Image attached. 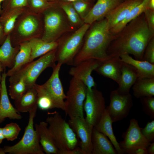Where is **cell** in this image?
Listing matches in <instances>:
<instances>
[{"label":"cell","instance_id":"cell-1","mask_svg":"<svg viewBox=\"0 0 154 154\" xmlns=\"http://www.w3.org/2000/svg\"><path fill=\"white\" fill-rule=\"evenodd\" d=\"M153 37L154 34L149 30L143 13L115 35L107 49L108 55L111 58L128 54L133 55L135 59L143 60L145 48Z\"/></svg>","mask_w":154,"mask_h":154},{"label":"cell","instance_id":"cell-2","mask_svg":"<svg viewBox=\"0 0 154 154\" xmlns=\"http://www.w3.org/2000/svg\"><path fill=\"white\" fill-rule=\"evenodd\" d=\"M86 35L81 48L74 58L73 66L89 59L102 63L110 59L107 51L115 35L111 32L105 18L91 24Z\"/></svg>","mask_w":154,"mask_h":154},{"label":"cell","instance_id":"cell-3","mask_svg":"<svg viewBox=\"0 0 154 154\" xmlns=\"http://www.w3.org/2000/svg\"><path fill=\"white\" fill-rule=\"evenodd\" d=\"M56 48L26 64L9 77V83L22 79L28 89L32 88L45 70L48 67L53 68L56 66Z\"/></svg>","mask_w":154,"mask_h":154},{"label":"cell","instance_id":"cell-4","mask_svg":"<svg viewBox=\"0 0 154 154\" xmlns=\"http://www.w3.org/2000/svg\"><path fill=\"white\" fill-rule=\"evenodd\" d=\"M36 106L29 112L28 122L21 139L12 146L3 147L5 153L9 154H44L40 144L38 133L34 127V120L37 112Z\"/></svg>","mask_w":154,"mask_h":154},{"label":"cell","instance_id":"cell-5","mask_svg":"<svg viewBox=\"0 0 154 154\" xmlns=\"http://www.w3.org/2000/svg\"><path fill=\"white\" fill-rule=\"evenodd\" d=\"M46 121L59 151L70 150L77 147L75 133L58 113L48 117Z\"/></svg>","mask_w":154,"mask_h":154},{"label":"cell","instance_id":"cell-6","mask_svg":"<svg viewBox=\"0 0 154 154\" xmlns=\"http://www.w3.org/2000/svg\"><path fill=\"white\" fill-rule=\"evenodd\" d=\"M90 25L84 23L70 36L57 41L56 61L62 64L73 66L74 58L81 48L84 36Z\"/></svg>","mask_w":154,"mask_h":154},{"label":"cell","instance_id":"cell-7","mask_svg":"<svg viewBox=\"0 0 154 154\" xmlns=\"http://www.w3.org/2000/svg\"><path fill=\"white\" fill-rule=\"evenodd\" d=\"M62 65L58 62L52 68V73L48 80L41 85L36 83L33 87L37 92L44 94L49 98L53 102L55 108L64 111L66 95L59 77V72Z\"/></svg>","mask_w":154,"mask_h":154},{"label":"cell","instance_id":"cell-8","mask_svg":"<svg viewBox=\"0 0 154 154\" xmlns=\"http://www.w3.org/2000/svg\"><path fill=\"white\" fill-rule=\"evenodd\" d=\"M87 88L80 80L73 77L70 80L66 95L64 111L70 118L84 117L83 105Z\"/></svg>","mask_w":154,"mask_h":154},{"label":"cell","instance_id":"cell-9","mask_svg":"<svg viewBox=\"0 0 154 154\" xmlns=\"http://www.w3.org/2000/svg\"><path fill=\"white\" fill-rule=\"evenodd\" d=\"M44 32L42 39L47 42L56 41L68 30V26L63 14L56 10L48 11L44 15Z\"/></svg>","mask_w":154,"mask_h":154},{"label":"cell","instance_id":"cell-10","mask_svg":"<svg viewBox=\"0 0 154 154\" xmlns=\"http://www.w3.org/2000/svg\"><path fill=\"white\" fill-rule=\"evenodd\" d=\"M106 107L102 93L95 87L91 89L87 88L83 105L86 120L94 127L100 120Z\"/></svg>","mask_w":154,"mask_h":154},{"label":"cell","instance_id":"cell-11","mask_svg":"<svg viewBox=\"0 0 154 154\" xmlns=\"http://www.w3.org/2000/svg\"><path fill=\"white\" fill-rule=\"evenodd\" d=\"M138 121L132 118L129 126L122 134L123 139L119 143V147L123 154H133L137 149L141 147L147 148L150 143L142 135Z\"/></svg>","mask_w":154,"mask_h":154},{"label":"cell","instance_id":"cell-12","mask_svg":"<svg viewBox=\"0 0 154 154\" xmlns=\"http://www.w3.org/2000/svg\"><path fill=\"white\" fill-rule=\"evenodd\" d=\"M110 101L106 110L113 122H117L128 116L133 106L132 96L130 93L121 94L115 90L110 95Z\"/></svg>","mask_w":154,"mask_h":154},{"label":"cell","instance_id":"cell-13","mask_svg":"<svg viewBox=\"0 0 154 154\" xmlns=\"http://www.w3.org/2000/svg\"><path fill=\"white\" fill-rule=\"evenodd\" d=\"M68 123L80 139V147L84 154H92V135L94 127L84 117L70 118Z\"/></svg>","mask_w":154,"mask_h":154},{"label":"cell","instance_id":"cell-14","mask_svg":"<svg viewBox=\"0 0 154 154\" xmlns=\"http://www.w3.org/2000/svg\"><path fill=\"white\" fill-rule=\"evenodd\" d=\"M100 63L94 59L86 60L72 66L69 73L72 77L82 82L88 88L91 89L96 86L92 73L98 66Z\"/></svg>","mask_w":154,"mask_h":154},{"label":"cell","instance_id":"cell-15","mask_svg":"<svg viewBox=\"0 0 154 154\" xmlns=\"http://www.w3.org/2000/svg\"><path fill=\"white\" fill-rule=\"evenodd\" d=\"M124 0H97L83 20L84 23L91 25L105 18L113 9Z\"/></svg>","mask_w":154,"mask_h":154},{"label":"cell","instance_id":"cell-16","mask_svg":"<svg viewBox=\"0 0 154 154\" xmlns=\"http://www.w3.org/2000/svg\"><path fill=\"white\" fill-rule=\"evenodd\" d=\"M5 70L2 74L1 82V97L0 101V123L6 118L20 119L22 116L11 104L8 96L6 84L7 77Z\"/></svg>","mask_w":154,"mask_h":154},{"label":"cell","instance_id":"cell-17","mask_svg":"<svg viewBox=\"0 0 154 154\" xmlns=\"http://www.w3.org/2000/svg\"><path fill=\"white\" fill-rule=\"evenodd\" d=\"M143 0H124L105 17L110 29L123 20L135 7Z\"/></svg>","mask_w":154,"mask_h":154},{"label":"cell","instance_id":"cell-18","mask_svg":"<svg viewBox=\"0 0 154 154\" xmlns=\"http://www.w3.org/2000/svg\"><path fill=\"white\" fill-rule=\"evenodd\" d=\"M123 62L119 57H114L100 63L95 70L97 73L110 78L118 84L121 73Z\"/></svg>","mask_w":154,"mask_h":154},{"label":"cell","instance_id":"cell-19","mask_svg":"<svg viewBox=\"0 0 154 154\" xmlns=\"http://www.w3.org/2000/svg\"><path fill=\"white\" fill-rule=\"evenodd\" d=\"M119 57L122 62L134 68L138 78H154V64L146 61L134 59L128 54H122Z\"/></svg>","mask_w":154,"mask_h":154},{"label":"cell","instance_id":"cell-20","mask_svg":"<svg viewBox=\"0 0 154 154\" xmlns=\"http://www.w3.org/2000/svg\"><path fill=\"white\" fill-rule=\"evenodd\" d=\"M92 154H117L112 144L106 135L94 127Z\"/></svg>","mask_w":154,"mask_h":154},{"label":"cell","instance_id":"cell-21","mask_svg":"<svg viewBox=\"0 0 154 154\" xmlns=\"http://www.w3.org/2000/svg\"><path fill=\"white\" fill-rule=\"evenodd\" d=\"M38 133L40 144L46 154H58L59 150L55 143L46 121H42L35 124Z\"/></svg>","mask_w":154,"mask_h":154},{"label":"cell","instance_id":"cell-22","mask_svg":"<svg viewBox=\"0 0 154 154\" xmlns=\"http://www.w3.org/2000/svg\"><path fill=\"white\" fill-rule=\"evenodd\" d=\"M138 78L135 69L132 66L123 62L117 92L121 94L129 93L130 89Z\"/></svg>","mask_w":154,"mask_h":154},{"label":"cell","instance_id":"cell-23","mask_svg":"<svg viewBox=\"0 0 154 154\" xmlns=\"http://www.w3.org/2000/svg\"><path fill=\"white\" fill-rule=\"evenodd\" d=\"M113 123L108 112L105 110L100 120L94 127L97 130L107 137L112 144L118 154H123L119 143L114 133Z\"/></svg>","mask_w":154,"mask_h":154},{"label":"cell","instance_id":"cell-24","mask_svg":"<svg viewBox=\"0 0 154 154\" xmlns=\"http://www.w3.org/2000/svg\"><path fill=\"white\" fill-rule=\"evenodd\" d=\"M19 47L13 46L10 35H9L0 47V62L3 68H11L14 65Z\"/></svg>","mask_w":154,"mask_h":154},{"label":"cell","instance_id":"cell-25","mask_svg":"<svg viewBox=\"0 0 154 154\" xmlns=\"http://www.w3.org/2000/svg\"><path fill=\"white\" fill-rule=\"evenodd\" d=\"M29 42L31 49V56L29 62L56 49L58 46L57 41L48 42L41 38H32Z\"/></svg>","mask_w":154,"mask_h":154},{"label":"cell","instance_id":"cell-26","mask_svg":"<svg viewBox=\"0 0 154 154\" xmlns=\"http://www.w3.org/2000/svg\"><path fill=\"white\" fill-rule=\"evenodd\" d=\"M19 46V50L15 56L14 65L6 72L7 76H11L29 62L31 49L29 41L22 42Z\"/></svg>","mask_w":154,"mask_h":154},{"label":"cell","instance_id":"cell-27","mask_svg":"<svg viewBox=\"0 0 154 154\" xmlns=\"http://www.w3.org/2000/svg\"><path fill=\"white\" fill-rule=\"evenodd\" d=\"M37 93L33 86L20 98L14 101L15 108L18 112H29L37 105Z\"/></svg>","mask_w":154,"mask_h":154},{"label":"cell","instance_id":"cell-28","mask_svg":"<svg viewBox=\"0 0 154 154\" xmlns=\"http://www.w3.org/2000/svg\"><path fill=\"white\" fill-rule=\"evenodd\" d=\"M134 96L139 98L154 96V78H138L132 86Z\"/></svg>","mask_w":154,"mask_h":154},{"label":"cell","instance_id":"cell-29","mask_svg":"<svg viewBox=\"0 0 154 154\" xmlns=\"http://www.w3.org/2000/svg\"><path fill=\"white\" fill-rule=\"evenodd\" d=\"M149 0H143L139 4L133 8L126 17L110 29L115 35L120 31L128 23L136 18L148 8Z\"/></svg>","mask_w":154,"mask_h":154},{"label":"cell","instance_id":"cell-30","mask_svg":"<svg viewBox=\"0 0 154 154\" xmlns=\"http://www.w3.org/2000/svg\"><path fill=\"white\" fill-rule=\"evenodd\" d=\"M38 25L37 20L34 17L29 16L20 23L18 28V32L23 36H29L37 30Z\"/></svg>","mask_w":154,"mask_h":154},{"label":"cell","instance_id":"cell-31","mask_svg":"<svg viewBox=\"0 0 154 154\" xmlns=\"http://www.w3.org/2000/svg\"><path fill=\"white\" fill-rule=\"evenodd\" d=\"M9 83V94L14 101L18 99L29 89L22 79Z\"/></svg>","mask_w":154,"mask_h":154},{"label":"cell","instance_id":"cell-32","mask_svg":"<svg viewBox=\"0 0 154 154\" xmlns=\"http://www.w3.org/2000/svg\"><path fill=\"white\" fill-rule=\"evenodd\" d=\"M2 129L5 139L11 141H13L17 138L21 130L19 125L14 122L6 124Z\"/></svg>","mask_w":154,"mask_h":154},{"label":"cell","instance_id":"cell-33","mask_svg":"<svg viewBox=\"0 0 154 154\" xmlns=\"http://www.w3.org/2000/svg\"><path fill=\"white\" fill-rule=\"evenodd\" d=\"M139 99L143 112L151 119H154V98L153 96L144 97Z\"/></svg>","mask_w":154,"mask_h":154},{"label":"cell","instance_id":"cell-34","mask_svg":"<svg viewBox=\"0 0 154 154\" xmlns=\"http://www.w3.org/2000/svg\"><path fill=\"white\" fill-rule=\"evenodd\" d=\"M90 2L82 0L72 2L71 4L82 20L87 15L90 9Z\"/></svg>","mask_w":154,"mask_h":154},{"label":"cell","instance_id":"cell-35","mask_svg":"<svg viewBox=\"0 0 154 154\" xmlns=\"http://www.w3.org/2000/svg\"><path fill=\"white\" fill-rule=\"evenodd\" d=\"M37 93V105L40 109L46 110L55 108L53 102L49 98L44 94Z\"/></svg>","mask_w":154,"mask_h":154},{"label":"cell","instance_id":"cell-36","mask_svg":"<svg viewBox=\"0 0 154 154\" xmlns=\"http://www.w3.org/2000/svg\"><path fill=\"white\" fill-rule=\"evenodd\" d=\"M141 131L143 135L149 142H154V120L148 121L144 127L141 128Z\"/></svg>","mask_w":154,"mask_h":154},{"label":"cell","instance_id":"cell-37","mask_svg":"<svg viewBox=\"0 0 154 154\" xmlns=\"http://www.w3.org/2000/svg\"><path fill=\"white\" fill-rule=\"evenodd\" d=\"M143 60L154 64V37L150 40L145 48Z\"/></svg>","mask_w":154,"mask_h":154},{"label":"cell","instance_id":"cell-38","mask_svg":"<svg viewBox=\"0 0 154 154\" xmlns=\"http://www.w3.org/2000/svg\"><path fill=\"white\" fill-rule=\"evenodd\" d=\"M20 12L17 11L11 15L7 19L4 24V31L8 33L13 29L16 20L20 15Z\"/></svg>","mask_w":154,"mask_h":154},{"label":"cell","instance_id":"cell-39","mask_svg":"<svg viewBox=\"0 0 154 154\" xmlns=\"http://www.w3.org/2000/svg\"><path fill=\"white\" fill-rule=\"evenodd\" d=\"M143 13L149 30L154 34V10L147 9Z\"/></svg>","mask_w":154,"mask_h":154},{"label":"cell","instance_id":"cell-40","mask_svg":"<svg viewBox=\"0 0 154 154\" xmlns=\"http://www.w3.org/2000/svg\"><path fill=\"white\" fill-rule=\"evenodd\" d=\"M32 6L36 9H42L48 7L50 4L45 0H31Z\"/></svg>","mask_w":154,"mask_h":154},{"label":"cell","instance_id":"cell-41","mask_svg":"<svg viewBox=\"0 0 154 154\" xmlns=\"http://www.w3.org/2000/svg\"><path fill=\"white\" fill-rule=\"evenodd\" d=\"M58 154H84L80 147L68 150L58 151Z\"/></svg>","mask_w":154,"mask_h":154},{"label":"cell","instance_id":"cell-42","mask_svg":"<svg viewBox=\"0 0 154 154\" xmlns=\"http://www.w3.org/2000/svg\"><path fill=\"white\" fill-rule=\"evenodd\" d=\"M27 0H12L11 5L13 8L24 7L27 5Z\"/></svg>","mask_w":154,"mask_h":154},{"label":"cell","instance_id":"cell-43","mask_svg":"<svg viewBox=\"0 0 154 154\" xmlns=\"http://www.w3.org/2000/svg\"><path fill=\"white\" fill-rule=\"evenodd\" d=\"M147 148L141 147L135 150L133 154H147Z\"/></svg>","mask_w":154,"mask_h":154},{"label":"cell","instance_id":"cell-44","mask_svg":"<svg viewBox=\"0 0 154 154\" xmlns=\"http://www.w3.org/2000/svg\"><path fill=\"white\" fill-rule=\"evenodd\" d=\"M147 149L148 154H154V142L150 143Z\"/></svg>","mask_w":154,"mask_h":154},{"label":"cell","instance_id":"cell-45","mask_svg":"<svg viewBox=\"0 0 154 154\" xmlns=\"http://www.w3.org/2000/svg\"><path fill=\"white\" fill-rule=\"evenodd\" d=\"M148 8L149 9L154 10V0H149Z\"/></svg>","mask_w":154,"mask_h":154},{"label":"cell","instance_id":"cell-46","mask_svg":"<svg viewBox=\"0 0 154 154\" xmlns=\"http://www.w3.org/2000/svg\"><path fill=\"white\" fill-rule=\"evenodd\" d=\"M5 139L2 132V128L0 127V144L2 142L3 140Z\"/></svg>","mask_w":154,"mask_h":154},{"label":"cell","instance_id":"cell-47","mask_svg":"<svg viewBox=\"0 0 154 154\" xmlns=\"http://www.w3.org/2000/svg\"><path fill=\"white\" fill-rule=\"evenodd\" d=\"M4 68H3L2 64L0 62V87L1 88V72L3 71Z\"/></svg>","mask_w":154,"mask_h":154},{"label":"cell","instance_id":"cell-48","mask_svg":"<svg viewBox=\"0 0 154 154\" xmlns=\"http://www.w3.org/2000/svg\"><path fill=\"white\" fill-rule=\"evenodd\" d=\"M51 0L54 1H57V0ZM61 0L67 1H71V2H72L73 1H75L78 0ZM84 0V1H87L90 2H91V1L92 0Z\"/></svg>","mask_w":154,"mask_h":154},{"label":"cell","instance_id":"cell-49","mask_svg":"<svg viewBox=\"0 0 154 154\" xmlns=\"http://www.w3.org/2000/svg\"><path fill=\"white\" fill-rule=\"evenodd\" d=\"M5 153L3 147H0V154H5Z\"/></svg>","mask_w":154,"mask_h":154},{"label":"cell","instance_id":"cell-50","mask_svg":"<svg viewBox=\"0 0 154 154\" xmlns=\"http://www.w3.org/2000/svg\"><path fill=\"white\" fill-rule=\"evenodd\" d=\"M2 33V27L0 23V43L1 38V35Z\"/></svg>","mask_w":154,"mask_h":154},{"label":"cell","instance_id":"cell-51","mask_svg":"<svg viewBox=\"0 0 154 154\" xmlns=\"http://www.w3.org/2000/svg\"><path fill=\"white\" fill-rule=\"evenodd\" d=\"M3 0H0V11L1 10V3Z\"/></svg>","mask_w":154,"mask_h":154},{"label":"cell","instance_id":"cell-52","mask_svg":"<svg viewBox=\"0 0 154 154\" xmlns=\"http://www.w3.org/2000/svg\"><path fill=\"white\" fill-rule=\"evenodd\" d=\"M1 88L0 87V101L1 99Z\"/></svg>","mask_w":154,"mask_h":154},{"label":"cell","instance_id":"cell-53","mask_svg":"<svg viewBox=\"0 0 154 154\" xmlns=\"http://www.w3.org/2000/svg\"></svg>","mask_w":154,"mask_h":154}]
</instances>
